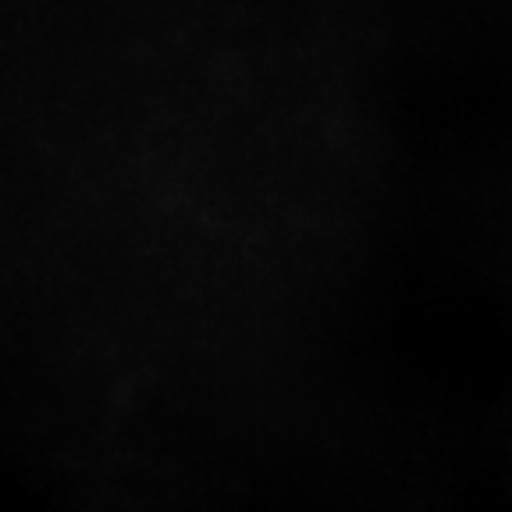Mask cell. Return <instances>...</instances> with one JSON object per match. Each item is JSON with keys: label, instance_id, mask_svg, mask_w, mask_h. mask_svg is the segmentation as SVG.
<instances>
[]
</instances>
